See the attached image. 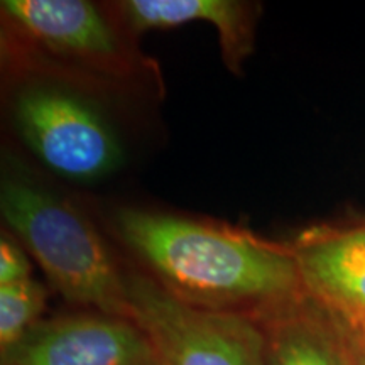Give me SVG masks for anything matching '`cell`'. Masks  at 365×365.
I'll use <instances>...</instances> for the list:
<instances>
[{"label":"cell","mask_w":365,"mask_h":365,"mask_svg":"<svg viewBox=\"0 0 365 365\" xmlns=\"http://www.w3.org/2000/svg\"><path fill=\"white\" fill-rule=\"evenodd\" d=\"M110 227L144 274L193 307L261 317L304 293L289 245L240 228L135 207L113 208Z\"/></svg>","instance_id":"cell-1"},{"label":"cell","mask_w":365,"mask_h":365,"mask_svg":"<svg viewBox=\"0 0 365 365\" xmlns=\"http://www.w3.org/2000/svg\"><path fill=\"white\" fill-rule=\"evenodd\" d=\"M4 228L34 257L51 286L81 309L130 318L125 271L88 217L11 158L0 180Z\"/></svg>","instance_id":"cell-2"},{"label":"cell","mask_w":365,"mask_h":365,"mask_svg":"<svg viewBox=\"0 0 365 365\" xmlns=\"http://www.w3.org/2000/svg\"><path fill=\"white\" fill-rule=\"evenodd\" d=\"M7 61L9 124L46 170L76 185H93L124 166V140L95 97L93 83L33 63Z\"/></svg>","instance_id":"cell-3"},{"label":"cell","mask_w":365,"mask_h":365,"mask_svg":"<svg viewBox=\"0 0 365 365\" xmlns=\"http://www.w3.org/2000/svg\"><path fill=\"white\" fill-rule=\"evenodd\" d=\"M0 19L7 59L51 68L102 88L158 76L154 59L144 56L112 2L2 0Z\"/></svg>","instance_id":"cell-4"},{"label":"cell","mask_w":365,"mask_h":365,"mask_svg":"<svg viewBox=\"0 0 365 365\" xmlns=\"http://www.w3.org/2000/svg\"><path fill=\"white\" fill-rule=\"evenodd\" d=\"M130 318L161 365H266L257 317L198 308L178 299L143 271H125Z\"/></svg>","instance_id":"cell-5"},{"label":"cell","mask_w":365,"mask_h":365,"mask_svg":"<svg viewBox=\"0 0 365 365\" xmlns=\"http://www.w3.org/2000/svg\"><path fill=\"white\" fill-rule=\"evenodd\" d=\"M0 365H161L132 318L95 309L43 318L0 350Z\"/></svg>","instance_id":"cell-6"},{"label":"cell","mask_w":365,"mask_h":365,"mask_svg":"<svg viewBox=\"0 0 365 365\" xmlns=\"http://www.w3.org/2000/svg\"><path fill=\"white\" fill-rule=\"evenodd\" d=\"M289 247L304 293L333 313L365 323V222L312 227Z\"/></svg>","instance_id":"cell-7"},{"label":"cell","mask_w":365,"mask_h":365,"mask_svg":"<svg viewBox=\"0 0 365 365\" xmlns=\"http://www.w3.org/2000/svg\"><path fill=\"white\" fill-rule=\"evenodd\" d=\"M112 7L135 38L150 29L208 22L218 33L223 65L234 75H240L254 51L262 12L261 4L244 0H122L112 2Z\"/></svg>","instance_id":"cell-8"},{"label":"cell","mask_w":365,"mask_h":365,"mask_svg":"<svg viewBox=\"0 0 365 365\" xmlns=\"http://www.w3.org/2000/svg\"><path fill=\"white\" fill-rule=\"evenodd\" d=\"M257 318L266 333V365H346L330 312L307 293Z\"/></svg>","instance_id":"cell-9"},{"label":"cell","mask_w":365,"mask_h":365,"mask_svg":"<svg viewBox=\"0 0 365 365\" xmlns=\"http://www.w3.org/2000/svg\"><path fill=\"white\" fill-rule=\"evenodd\" d=\"M48 289L31 279L0 286V350L21 340L43 319Z\"/></svg>","instance_id":"cell-10"},{"label":"cell","mask_w":365,"mask_h":365,"mask_svg":"<svg viewBox=\"0 0 365 365\" xmlns=\"http://www.w3.org/2000/svg\"><path fill=\"white\" fill-rule=\"evenodd\" d=\"M31 262L27 250L7 228L0 237V286L31 279Z\"/></svg>","instance_id":"cell-11"},{"label":"cell","mask_w":365,"mask_h":365,"mask_svg":"<svg viewBox=\"0 0 365 365\" xmlns=\"http://www.w3.org/2000/svg\"><path fill=\"white\" fill-rule=\"evenodd\" d=\"M330 314L339 330L346 365H365V323L333 312Z\"/></svg>","instance_id":"cell-12"},{"label":"cell","mask_w":365,"mask_h":365,"mask_svg":"<svg viewBox=\"0 0 365 365\" xmlns=\"http://www.w3.org/2000/svg\"><path fill=\"white\" fill-rule=\"evenodd\" d=\"M362 323H364V322H362Z\"/></svg>","instance_id":"cell-13"}]
</instances>
